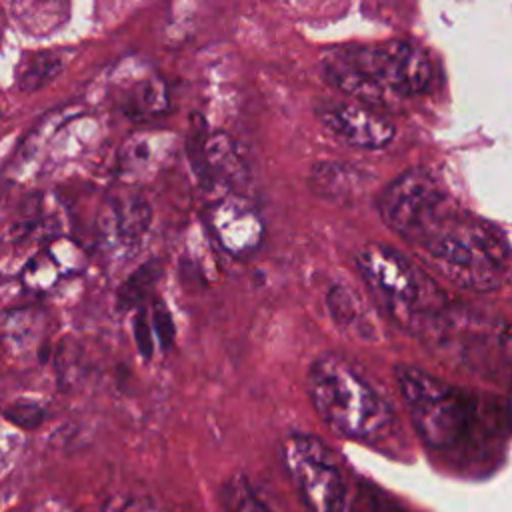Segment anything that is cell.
<instances>
[{"mask_svg": "<svg viewBox=\"0 0 512 512\" xmlns=\"http://www.w3.org/2000/svg\"><path fill=\"white\" fill-rule=\"evenodd\" d=\"M202 156L210 174L228 186H244L250 170L236 140L226 132H212L202 144Z\"/></svg>", "mask_w": 512, "mask_h": 512, "instance_id": "obj_13", "label": "cell"}, {"mask_svg": "<svg viewBox=\"0 0 512 512\" xmlns=\"http://www.w3.org/2000/svg\"><path fill=\"white\" fill-rule=\"evenodd\" d=\"M152 210L140 196L110 198L100 212V238L112 256H134L148 232Z\"/></svg>", "mask_w": 512, "mask_h": 512, "instance_id": "obj_9", "label": "cell"}, {"mask_svg": "<svg viewBox=\"0 0 512 512\" xmlns=\"http://www.w3.org/2000/svg\"><path fill=\"white\" fill-rule=\"evenodd\" d=\"M282 464L308 512H346L348 484L332 450L316 436L292 432L280 444Z\"/></svg>", "mask_w": 512, "mask_h": 512, "instance_id": "obj_4", "label": "cell"}, {"mask_svg": "<svg viewBox=\"0 0 512 512\" xmlns=\"http://www.w3.org/2000/svg\"><path fill=\"white\" fill-rule=\"evenodd\" d=\"M356 266L364 280L394 308L412 310L422 304L424 282L420 274L392 248L368 242L356 252Z\"/></svg>", "mask_w": 512, "mask_h": 512, "instance_id": "obj_7", "label": "cell"}, {"mask_svg": "<svg viewBox=\"0 0 512 512\" xmlns=\"http://www.w3.org/2000/svg\"><path fill=\"white\" fill-rule=\"evenodd\" d=\"M322 74L328 84L340 92L352 96L360 104H382L388 100V92L382 90L376 82L366 78L356 66H352L338 48L322 58Z\"/></svg>", "mask_w": 512, "mask_h": 512, "instance_id": "obj_12", "label": "cell"}, {"mask_svg": "<svg viewBox=\"0 0 512 512\" xmlns=\"http://www.w3.org/2000/svg\"><path fill=\"white\" fill-rule=\"evenodd\" d=\"M338 52L366 78L394 96L422 94L432 82V62L426 52L408 40L382 44H352Z\"/></svg>", "mask_w": 512, "mask_h": 512, "instance_id": "obj_5", "label": "cell"}, {"mask_svg": "<svg viewBox=\"0 0 512 512\" xmlns=\"http://www.w3.org/2000/svg\"><path fill=\"white\" fill-rule=\"evenodd\" d=\"M222 512H280L246 476H232L222 486Z\"/></svg>", "mask_w": 512, "mask_h": 512, "instance_id": "obj_15", "label": "cell"}, {"mask_svg": "<svg viewBox=\"0 0 512 512\" xmlns=\"http://www.w3.org/2000/svg\"><path fill=\"white\" fill-rule=\"evenodd\" d=\"M378 212L388 228L416 242L448 212L446 194L428 170L412 168L382 190Z\"/></svg>", "mask_w": 512, "mask_h": 512, "instance_id": "obj_6", "label": "cell"}, {"mask_svg": "<svg viewBox=\"0 0 512 512\" xmlns=\"http://www.w3.org/2000/svg\"><path fill=\"white\" fill-rule=\"evenodd\" d=\"M320 122L342 142L354 148L380 150L394 138V124L366 104L324 100L316 106Z\"/></svg>", "mask_w": 512, "mask_h": 512, "instance_id": "obj_8", "label": "cell"}, {"mask_svg": "<svg viewBox=\"0 0 512 512\" xmlns=\"http://www.w3.org/2000/svg\"><path fill=\"white\" fill-rule=\"evenodd\" d=\"M96 512H144V508L134 498H112L106 504L98 506Z\"/></svg>", "mask_w": 512, "mask_h": 512, "instance_id": "obj_18", "label": "cell"}, {"mask_svg": "<svg viewBox=\"0 0 512 512\" xmlns=\"http://www.w3.org/2000/svg\"><path fill=\"white\" fill-rule=\"evenodd\" d=\"M212 228L220 244L234 256L252 254L262 238V224L256 210L242 198H228L212 210Z\"/></svg>", "mask_w": 512, "mask_h": 512, "instance_id": "obj_10", "label": "cell"}, {"mask_svg": "<svg viewBox=\"0 0 512 512\" xmlns=\"http://www.w3.org/2000/svg\"><path fill=\"white\" fill-rule=\"evenodd\" d=\"M306 394L320 420L342 438L374 444L394 424V408L386 394L338 352H322L312 360Z\"/></svg>", "mask_w": 512, "mask_h": 512, "instance_id": "obj_1", "label": "cell"}, {"mask_svg": "<svg viewBox=\"0 0 512 512\" xmlns=\"http://www.w3.org/2000/svg\"><path fill=\"white\" fill-rule=\"evenodd\" d=\"M416 242L432 266L460 288L486 292L500 284L506 248L482 222L446 212Z\"/></svg>", "mask_w": 512, "mask_h": 512, "instance_id": "obj_2", "label": "cell"}, {"mask_svg": "<svg viewBox=\"0 0 512 512\" xmlns=\"http://www.w3.org/2000/svg\"><path fill=\"white\" fill-rule=\"evenodd\" d=\"M308 184L312 192L330 202H354L360 198L368 184L370 176L346 162H318L310 170Z\"/></svg>", "mask_w": 512, "mask_h": 512, "instance_id": "obj_11", "label": "cell"}, {"mask_svg": "<svg viewBox=\"0 0 512 512\" xmlns=\"http://www.w3.org/2000/svg\"><path fill=\"white\" fill-rule=\"evenodd\" d=\"M64 68V58L58 52H34L24 58L16 70V86L22 92H32L52 82Z\"/></svg>", "mask_w": 512, "mask_h": 512, "instance_id": "obj_16", "label": "cell"}, {"mask_svg": "<svg viewBox=\"0 0 512 512\" xmlns=\"http://www.w3.org/2000/svg\"><path fill=\"white\" fill-rule=\"evenodd\" d=\"M394 378L410 422L426 446L444 450L464 440L474 424V404L462 390L408 364H398Z\"/></svg>", "mask_w": 512, "mask_h": 512, "instance_id": "obj_3", "label": "cell"}, {"mask_svg": "<svg viewBox=\"0 0 512 512\" xmlns=\"http://www.w3.org/2000/svg\"><path fill=\"white\" fill-rule=\"evenodd\" d=\"M328 304V312L332 316V320L340 326V328H356L362 322L364 316V308H362V300L358 298V294L354 290H350L344 284H336L326 298Z\"/></svg>", "mask_w": 512, "mask_h": 512, "instance_id": "obj_17", "label": "cell"}, {"mask_svg": "<svg viewBox=\"0 0 512 512\" xmlns=\"http://www.w3.org/2000/svg\"><path fill=\"white\" fill-rule=\"evenodd\" d=\"M66 0H12L14 20L32 34H48L66 22Z\"/></svg>", "mask_w": 512, "mask_h": 512, "instance_id": "obj_14", "label": "cell"}]
</instances>
